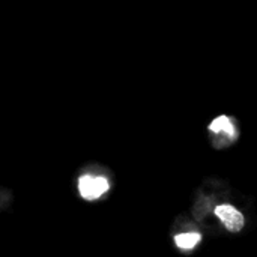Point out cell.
<instances>
[{"label":"cell","mask_w":257,"mask_h":257,"mask_svg":"<svg viewBox=\"0 0 257 257\" xmlns=\"http://www.w3.org/2000/svg\"><path fill=\"white\" fill-rule=\"evenodd\" d=\"M200 239H202V235L199 232H188V233L176 235L175 242L181 250H191L200 242Z\"/></svg>","instance_id":"cell-4"},{"label":"cell","mask_w":257,"mask_h":257,"mask_svg":"<svg viewBox=\"0 0 257 257\" xmlns=\"http://www.w3.org/2000/svg\"><path fill=\"white\" fill-rule=\"evenodd\" d=\"M215 215L230 232H239L244 227V215L230 205H220L215 208Z\"/></svg>","instance_id":"cell-2"},{"label":"cell","mask_w":257,"mask_h":257,"mask_svg":"<svg viewBox=\"0 0 257 257\" xmlns=\"http://www.w3.org/2000/svg\"><path fill=\"white\" fill-rule=\"evenodd\" d=\"M110 188V184L105 178L101 176H90L84 175L78 179V191L83 199L95 200L104 196Z\"/></svg>","instance_id":"cell-1"},{"label":"cell","mask_w":257,"mask_h":257,"mask_svg":"<svg viewBox=\"0 0 257 257\" xmlns=\"http://www.w3.org/2000/svg\"><path fill=\"white\" fill-rule=\"evenodd\" d=\"M209 131H212L214 134H224V136H227V139L230 142L235 140L236 136H238L232 119L227 117V116H224V114L223 116H218L217 119L212 120V123L209 125Z\"/></svg>","instance_id":"cell-3"}]
</instances>
